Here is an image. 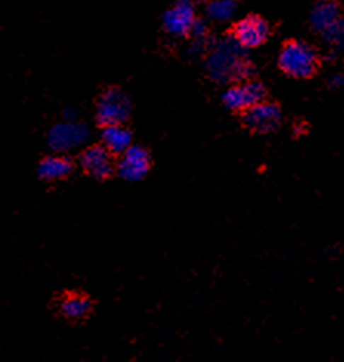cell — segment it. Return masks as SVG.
I'll use <instances>...</instances> for the list:
<instances>
[{
	"instance_id": "obj_3",
	"label": "cell",
	"mask_w": 344,
	"mask_h": 362,
	"mask_svg": "<svg viewBox=\"0 0 344 362\" xmlns=\"http://www.w3.org/2000/svg\"><path fill=\"white\" fill-rule=\"evenodd\" d=\"M312 28L332 47H344V25L341 8L333 2L318 4L311 14Z\"/></svg>"
},
{
	"instance_id": "obj_17",
	"label": "cell",
	"mask_w": 344,
	"mask_h": 362,
	"mask_svg": "<svg viewBox=\"0 0 344 362\" xmlns=\"http://www.w3.org/2000/svg\"><path fill=\"white\" fill-rule=\"evenodd\" d=\"M329 83H331V87H333V88H343L344 87V76L343 74H335Z\"/></svg>"
},
{
	"instance_id": "obj_4",
	"label": "cell",
	"mask_w": 344,
	"mask_h": 362,
	"mask_svg": "<svg viewBox=\"0 0 344 362\" xmlns=\"http://www.w3.org/2000/svg\"><path fill=\"white\" fill-rule=\"evenodd\" d=\"M90 128L79 120H64L53 125L47 133V145L56 154H67L84 146L90 139Z\"/></svg>"
},
{
	"instance_id": "obj_9",
	"label": "cell",
	"mask_w": 344,
	"mask_h": 362,
	"mask_svg": "<svg viewBox=\"0 0 344 362\" xmlns=\"http://www.w3.org/2000/svg\"><path fill=\"white\" fill-rule=\"evenodd\" d=\"M281 110L272 102H261L244 113V125L255 133H272L281 125Z\"/></svg>"
},
{
	"instance_id": "obj_2",
	"label": "cell",
	"mask_w": 344,
	"mask_h": 362,
	"mask_svg": "<svg viewBox=\"0 0 344 362\" xmlns=\"http://www.w3.org/2000/svg\"><path fill=\"white\" fill-rule=\"evenodd\" d=\"M278 64L286 74L297 77V79H306L315 73L318 59L315 49L311 45L304 44V42L292 40L282 47Z\"/></svg>"
},
{
	"instance_id": "obj_10",
	"label": "cell",
	"mask_w": 344,
	"mask_h": 362,
	"mask_svg": "<svg viewBox=\"0 0 344 362\" xmlns=\"http://www.w3.org/2000/svg\"><path fill=\"white\" fill-rule=\"evenodd\" d=\"M269 37V23L260 16H247L234 28V40L241 48H258Z\"/></svg>"
},
{
	"instance_id": "obj_16",
	"label": "cell",
	"mask_w": 344,
	"mask_h": 362,
	"mask_svg": "<svg viewBox=\"0 0 344 362\" xmlns=\"http://www.w3.org/2000/svg\"><path fill=\"white\" fill-rule=\"evenodd\" d=\"M190 34H192V37H193L195 40L205 39V36H207V27H205L204 22L196 19V22H195V25H193V28H192Z\"/></svg>"
},
{
	"instance_id": "obj_18",
	"label": "cell",
	"mask_w": 344,
	"mask_h": 362,
	"mask_svg": "<svg viewBox=\"0 0 344 362\" xmlns=\"http://www.w3.org/2000/svg\"><path fill=\"white\" fill-rule=\"evenodd\" d=\"M343 25H344V11H343Z\"/></svg>"
},
{
	"instance_id": "obj_5",
	"label": "cell",
	"mask_w": 344,
	"mask_h": 362,
	"mask_svg": "<svg viewBox=\"0 0 344 362\" xmlns=\"http://www.w3.org/2000/svg\"><path fill=\"white\" fill-rule=\"evenodd\" d=\"M132 102L127 94L116 87L108 88L101 94L96 103V120L105 128L111 125H124L130 117Z\"/></svg>"
},
{
	"instance_id": "obj_6",
	"label": "cell",
	"mask_w": 344,
	"mask_h": 362,
	"mask_svg": "<svg viewBox=\"0 0 344 362\" xmlns=\"http://www.w3.org/2000/svg\"><path fill=\"white\" fill-rule=\"evenodd\" d=\"M151 159L149 151L139 145H132L116 162V173L127 182H137L149 175Z\"/></svg>"
},
{
	"instance_id": "obj_14",
	"label": "cell",
	"mask_w": 344,
	"mask_h": 362,
	"mask_svg": "<svg viewBox=\"0 0 344 362\" xmlns=\"http://www.w3.org/2000/svg\"><path fill=\"white\" fill-rule=\"evenodd\" d=\"M59 310L64 317L71 319V321H79V319H84L90 315L91 300L87 296L79 295V293H71V295H68L60 300Z\"/></svg>"
},
{
	"instance_id": "obj_12",
	"label": "cell",
	"mask_w": 344,
	"mask_h": 362,
	"mask_svg": "<svg viewBox=\"0 0 344 362\" xmlns=\"http://www.w3.org/2000/svg\"><path fill=\"white\" fill-rule=\"evenodd\" d=\"M74 162L68 154H50L39 162L38 176L45 182L67 179L73 173Z\"/></svg>"
},
{
	"instance_id": "obj_13",
	"label": "cell",
	"mask_w": 344,
	"mask_h": 362,
	"mask_svg": "<svg viewBox=\"0 0 344 362\" xmlns=\"http://www.w3.org/2000/svg\"><path fill=\"white\" fill-rule=\"evenodd\" d=\"M101 141L111 156H120L133 145V134L125 125H111L102 128Z\"/></svg>"
},
{
	"instance_id": "obj_11",
	"label": "cell",
	"mask_w": 344,
	"mask_h": 362,
	"mask_svg": "<svg viewBox=\"0 0 344 362\" xmlns=\"http://www.w3.org/2000/svg\"><path fill=\"white\" fill-rule=\"evenodd\" d=\"M196 22L195 6L190 2H178L162 16L164 30L175 37H184L190 34Z\"/></svg>"
},
{
	"instance_id": "obj_7",
	"label": "cell",
	"mask_w": 344,
	"mask_h": 362,
	"mask_svg": "<svg viewBox=\"0 0 344 362\" xmlns=\"http://www.w3.org/2000/svg\"><path fill=\"white\" fill-rule=\"evenodd\" d=\"M265 91L260 82H241L236 85H231L222 94V102L229 110L234 111H243L246 113L247 110L258 105V103L264 102Z\"/></svg>"
},
{
	"instance_id": "obj_8",
	"label": "cell",
	"mask_w": 344,
	"mask_h": 362,
	"mask_svg": "<svg viewBox=\"0 0 344 362\" xmlns=\"http://www.w3.org/2000/svg\"><path fill=\"white\" fill-rule=\"evenodd\" d=\"M81 168L90 177L98 180H105L115 175L116 162L113 156L102 145L87 146L79 158Z\"/></svg>"
},
{
	"instance_id": "obj_15",
	"label": "cell",
	"mask_w": 344,
	"mask_h": 362,
	"mask_svg": "<svg viewBox=\"0 0 344 362\" xmlns=\"http://www.w3.org/2000/svg\"><path fill=\"white\" fill-rule=\"evenodd\" d=\"M236 4L231 0H217V2H210L205 8L207 17L213 22H227L235 16Z\"/></svg>"
},
{
	"instance_id": "obj_1",
	"label": "cell",
	"mask_w": 344,
	"mask_h": 362,
	"mask_svg": "<svg viewBox=\"0 0 344 362\" xmlns=\"http://www.w3.org/2000/svg\"><path fill=\"white\" fill-rule=\"evenodd\" d=\"M205 68L212 79L219 83L241 81L252 73L251 62L234 39H226L214 45Z\"/></svg>"
}]
</instances>
